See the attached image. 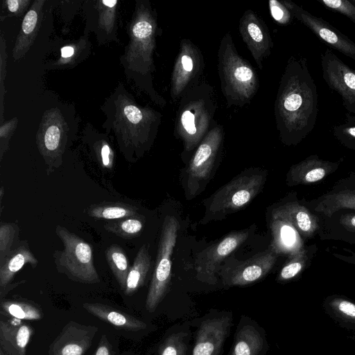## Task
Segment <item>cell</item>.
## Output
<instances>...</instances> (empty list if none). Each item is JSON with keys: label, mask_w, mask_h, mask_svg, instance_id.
<instances>
[{"label": "cell", "mask_w": 355, "mask_h": 355, "mask_svg": "<svg viewBox=\"0 0 355 355\" xmlns=\"http://www.w3.org/2000/svg\"><path fill=\"white\" fill-rule=\"evenodd\" d=\"M318 92L306 59L291 55L281 77L275 102L276 128L282 142L296 145L314 128Z\"/></svg>", "instance_id": "1"}, {"label": "cell", "mask_w": 355, "mask_h": 355, "mask_svg": "<svg viewBox=\"0 0 355 355\" xmlns=\"http://www.w3.org/2000/svg\"><path fill=\"white\" fill-rule=\"evenodd\" d=\"M218 107L214 87L200 80L179 100L174 135L181 140L184 152L193 150L211 129Z\"/></svg>", "instance_id": "2"}, {"label": "cell", "mask_w": 355, "mask_h": 355, "mask_svg": "<svg viewBox=\"0 0 355 355\" xmlns=\"http://www.w3.org/2000/svg\"><path fill=\"white\" fill-rule=\"evenodd\" d=\"M217 67L221 92L227 106L248 104L259 88V76L250 62L239 55L230 33L225 34L220 42Z\"/></svg>", "instance_id": "3"}, {"label": "cell", "mask_w": 355, "mask_h": 355, "mask_svg": "<svg viewBox=\"0 0 355 355\" xmlns=\"http://www.w3.org/2000/svg\"><path fill=\"white\" fill-rule=\"evenodd\" d=\"M55 233L63 243V250H55L53 254L57 271L73 282H100L91 245L63 226L57 225Z\"/></svg>", "instance_id": "4"}, {"label": "cell", "mask_w": 355, "mask_h": 355, "mask_svg": "<svg viewBox=\"0 0 355 355\" xmlns=\"http://www.w3.org/2000/svg\"><path fill=\"white\" fill-rule=\"evenodd\" d=\"M265 181L263 173L252 171L234 178L205 201L206 211L203 223L245 207L259 193Z\"/></svg>", "instance_id": "5"}, {"label": "cell", "mask_w": 355, "mask_h": 355, "mask_svg": "<svg viewBox=\"0 0 355 355\" xmlns=\"http://www.w3.org/2000/svg\"><path fill=\"white\" fill-rule=\"evenodd\" d=\"M178 229V220L173 216H166L162 226L155 266L146 300V308L149 312L156 309L166 293Z\"/></svg>", "instance_id": "6"}, {"label": "cell", "mask_w": 355, "mask_h": 355, "mask_svg": "<svg viewBox=\"0 0 355 355\" xmlns=\"http://www.w3.org/2000/svg\"><path fill=\"white\" fill-rule=\"evenodd\" d=\"M223 139V127L215 124L196 148L186 171V191L191 198L199 194L209 182Z\"/></svg>", "instance_id": "7"}, {"label": "cell", "mask_w": 355, "mask_h": 355, "mask_svg": "<svg viewBox=\"0 0 355 355\" xmlns=\"http://www.w3.org/2000/svg\"><path fill=\"white\" fill-rule=\"evenodd\" d=\"M204 69L205 60L200 48L189 39H182L171 79L170 93L173 103L179 101L187 91L200 82Z\"/></svg>", "instance_id": "8"}, {"label": "cell", "mask_w": 355, "mask_h": 355, "mask_svg": "<svg viewBox=\"0 0 355 355\" xmlns=\"http://www.w3.org/2000/svg\"><path fill=\"white\" fill-rule=\"evenodd\" d=\"M282 3L293 17L311 30L323 43L355 60V42L324 19L315 16L290 0Z\"/></svg>", "instance_id": "9"}, {"label": "cell", "mask_w": 355, "mask_h": 355, "mask_svg": "<svg viewBox=\"0 0 355 355\" xmlns=\"http://www.w3.org/2000/svg\"><path fill=\"white\" fill-rule=\"evenodd\" d=\"M321 67L326 84L340 96L347 112L355 114V70L329 49L321 55Z\"/></svg>", "instance_id": "10"}, {"label": "cell", "mask_w": 355, "mask_h": 355, "mask_svg": "<svg viewBox=\"0 0 355 355\" xmlns=\"http://www.w3.org/2000/svg\"><path fill=\"white\" fill-rule=\"evenodd\" d=\"M248 236V230L234 232L200 252L195 261L198 278L209 284H215V273L220 263L243 244Z\"/></svg>", "instance_id": "11"}, {"label": "cell", "mask_w": 355, "mask_h": 355, "mask_svg": "<svg viewBox=\"0 0 355 355\" xmlns=\"http://www.w3.org/2000/svg\"><path fill=\"white\" fill-rule=\"evenodd\" d=\"M277 254L270 248L248 259L224 267L222 276L228 286H244L265 277L272 268Z\"/></svg>", "instance_id": "12"}, {"label": "cell", "mask_w": 355, "mask_h": 355, "mask_svg": "<svg viewBox=\"0 0 355 355\" xmlns=\"http://www.w3.org/2000/svg\"><path fill=\"white\" fill-rule=\"evenodd\" d=\"M239 31L259 69L270 55L273 46L269 30L264 21L253 10H246L239 20Z\"/></svg>", "instance_id": "13"}, {"label": "cell", "mask_w": 355, "mask_h": 355, "mask_svg": "<svg viewBox=\"0 0 355 355\" xmlns=\"http://www.w3.org/2000/svg\"><path fill=\"white\" fill-rule=\"evenodd\" d=\"M98 329L70 321L49 348V355H83L92 345Z\"/></svg>", "instance_id": "14"}, {"label": "cell", "mask_w": 355, "mask_h": 355, "mask_svg": "<svg viewBox=\"0 0 355 355\" xmlns=\"http://www.w3.org/2000/svg\"><path fill=\"white\" fill-rule=\"evenodd\" d=\"M232 324L224 315L204 321L198 331L193 355H218Z\"/></svg>", "instance_id": "15"}, {"label": "cell", "mask_w": 355, "mask_h": 355, "mask_svg": "<svg viewBox=\"0 0 355 355\" xmlns=\"http://www.w3.org/2000/svg\"><path fill=\"white\" fill-rule=\"evenodd\" d=\"M31 326L21 320L0 321V349L7 355H26V348L34 334Z\"/></svg>", "instance_id": "16"}, {"label": "cell", "mask_w": 355, "mask_h": 355, "mask_svg": "<svg viewBox=\"0 0 355 355\" xmlns=\"http://www.w3.org/2000/svg\"><path fill=\"white\" fill-rule=\"evenodd\" d=\"M338 166L337 163L320 159L316 155L310 156L291 166L288 173L290 184H310L322 180Z\"/></svg>", "instance_id": "17"}, {"label": "cell", "mask_w": 355, "mask_h": 355, "mask_svg": "<svg viewBox=\"0 0 355 355\" xmlns=\"http://www.w3.org/2000/svg\"><path fill=\"white\" fill-rule=\"evenodd\" d=\"M26 264L35 268L38 260L31 252L27 241H19L15 248L0 261V289L10 284L15 275Z\"/></svg>", "instance_id": "18"}, {"label": "cell", "mask_w": 355, "mask_h": 355, "mask_svg": "<svg viewBox=\"0 0 355 355\" xmlns=\"http://www.w3.org/2000/svg\"><path fill=\"white\" fill-rule=\"evenodd\" d=\"M272 217L288 222L299 234L311 236L318 227L317 218L305 207L288 202L273 209Z\"/></svg>", "instance_id": "19"}, {"label": "cell", "mask_w": 355, "mask_h": 355, "mask_svg": "<svg viewBox=\"0 0 355 355\" xmlns=\"http://www.w3.org/2000/svg\"><path fill=\"white\" fill-rule=\"evenodd\" d=\"M83 307L92 315L118 329L137 331L146 327L143 321L107 304L97 302L84 303Z\"/></svg>", "instance_id": "20"}, {"label": "cell", "mask_w": 355, "mask_h": 355, "mask_svg": "<svg viewBox=\"0 0 355 355\" xmlns=\"http://www.w3.org/2000/svg\"><path fill=\"white\" fill-rule=\"evenodd\" d=\"M270 229L272 240L270 248L277 254L292 255L303 250L299 233L288 222L272 218Z\"/></svg>", "instance_id": "21"}, {"label": "cell", "mask_w": 355, "mask_h": 355, "mask_svg": "<svg viewBox=\"0 0 355 355\" xmlns=\"http://www.w3.org/2000/svg\"><path fill=\"white\" fill-rule=\"evenodd\" d=\"M150 267L151 257L148 251V245L144 243L138 250L128 272L125 288L123 291L125 295H133L144 285Z\"/></svg>", "instance_id": "22"}, {"label": "cell", "mask_w": 355, "mask_h": 355, "mask_svg": "<svg viewBox=\"0 0 355 355\" xmlns=\"http://www.w3.org/2000/svg\"><path fill=\"white\" fill-rule=\"evenodd\" d=\"M43 1H37L26 14L21 24V31L14 49V57L18 59L31 45L39 27L40 11Z\"/></svg>", "instance_id": "23"}, {"label": "cell", "mask_w": 355, "mask_h": 355, "mask_svg": "<svg viewBox=\"0 0 355 355\" xmlns=\"http://www.w3.org/2000/svg\"><path fill=\"white\" fill-rule=\"evenodd\" d=\"M343 209H355V189L330 192L322 196L314 210L331 216L336 211Z\"/></svg>", "instance_id": "24"}, {"label": "cell", "mask_w": 355, "mask_h": 355, "mask_svg": "<svg viewBox=\"0 0 355 355\" xmlns=\"http://www.w3.org/2000/svg\"><path fill=\"white\" fill-rule=\"evenodd\" d=\"M1 314L25 320H39L44 317L40 306L34 302L24 300H2Z\"/></svg>", "instance_id": "25"}, {"label": "cell", "mask_w": 355, "mask_h": 355, "mask_svg": "<svg viewBox=\"0 0 355 355\" xmlns=\"http://www.w3.org/2000/svg\"><path fill=\"white\" fill-rule=\"evenodd\" d=\"M90 217L104 220H119L138 214L137 208L120 202H103L91 205L87 211Z\"/></svg>", "instance_id": "26"}, {"label": "cell", "mask_w": 355, "mask_h": 355, "mask_svg": "<svg viewBox=\"0 0 355 355\" xmlns=\"http://www.w3.org/2000/svg\"><path fill=\"white\" fill-rule=\"evenodd\" d=\"M263 345V338L251 325H245L238 332L231 355H258Z\"/></svg>", "instance_id": "27"}, {"label": "cell", "mask_w": 355, "mask_h": 355, "mask_svg": "<svg viewBox=\"0 0 355 355\" xmlns=\"http://www.w3.org/2000/svg\"><path fill=\"white\" fill-rule=\"evenodd\" d=\"M105 259L121 289L123 291L130 268L125 251L120 245L112 244L105 250Z\"/></svg>", "instance_id": "28"}, {"label": "cell", "mask_w": 355, "mask_h": 355, "mask_svg": "<svg viewBox=\"0 0 355 355\" xmlns=\"http://www.w3.org/2000/svg\"><path fill=\"white\" fill-rule=\"evenodd\" d=\"M145 223V218L140 215L126 217L119 220L107 222L104 228L121 238L130 239L137 237L141 233Z\"/></svg>", "instance_id": "29"}, {"label": "cell", "mask_w": 355, "mask_h": 355, "mask_svg": "<svg viewBox=\"0 0 355 355\" xmlns=\"http://www.w3.org/2000/svg\"><path fill=\"white\" fill-rule=\"evenodd\" d=\"M332 133L343 145L355 150V114L347 112L344 123L332 127Z\"/></svg>", "instance_id": "30"}, {"label": "cell", "mask_w": 355, "mask_h": 355, "mask_svg": "<svg viewBox=\"0 0 355 355\" xmlns=\"http://www.w3.org/2000/svg\"><path fill=\"white\" fill-rule=\"evenodd\" d=\"M187 334L179 332L169 336L159 349L157 355H185Z\"/></svg>", "instance_id": "31"}, {"label": "cell", "mask_w": 355, "mask_h": 355, "mask_svg": "<svg viewBox=\"0 0 355 355\" xmlns=\"http://www.w3.org/2000/svg\"><path fill=\"white\" fill-rule=\"evenodd\" d=\"M19 232L18 225L15 223H0V261L12 250V247Z\"/></svg>", "instance_id": "32"}, {"label": "cell", "mask_w": 355, "mask_h": 355, "mask_svg": "<svg viewBox=\"0 0 355 355\" xmlns=\"http://www.w3.org/2000/svg\"><path fill=\"white\" fill-rule=\"evenodd\" d=\"M305 261L306 253L304 250L291 255L279 273L280 279L286 280L296 276L304 266Z\"/></svg>", "instance_id": "33"}, {"label": "cell", "mask_w": 355, "mask_h": 355, "mask_svg": "<svg viewBox=\"0 0 355 355\" xmlns=\"http://www.w3.org/2000/svg\"><path fill=\"white\" fill-rule=\"evenodd\" d=\"M326 8L340 13L355 24V4L352 0H317Z\"/></svg>", "instance_id": "34"}, {"label": "cell", "mask_w": 355, "mask_h": 355, "mask_svg": "<svg viewBox=\"0 0 355 355\" xmlns=\"http://www.w3.org/2000/svg\"><path fill=\"white\" fill-rule=\"evenodd\" d=\"M268 7L272 19L280 25H288L291 22L293 15L289 10L277 0H270Z\"/></svg>", "instance_id": "35"}, {"label": "cell", "mask_w": 355, "mask_h": 355, "mask_svg": "<svg viewBox=\"0 0 355 355\" xmlns=\"http://www.w3.org/2000/svg\"><path fill=\"white\" fill-rule=\"evenodd\" d=\"M101 164L103 168L112 169L113 166V153L107 143H104L100 150Z\"/></svg>", "instance_id": "36"}, {"label": "cell", "mask_w": 355, "mask_h": 355, "mask_svg": "<svg viewBox=\"0 0 355 355\" xmlns=\"http://www.w3.org/2000/svg\"><path fill=\"white\" fill-rule=\"evenodd\" d=\"M123 112L127 119L134 124H138L144 119V114L135 105H129L124 107Z\"/></svg>", "instance_id": "37"}, {"label": "cell", "mask_w": 355, "mask_h": 355, "mask_svg": "<svg viewBox=\"0 0 355 355\" xmlns=\"http://www.w3.org/2000/svg\"><path fill=\"white\" fill-rule=\"evenodd\" d=\"M94 355H115L112 346L105 334H103Z\"/></svg>", "instance_id": "38"}, {"label": "cell", "mask_w": 355, "mask_h": 355, "mask_svg": "<svg viewBox=\"0 0 355 355\" xmlns=\"http://www.w3.org/2000/svg\"><path fill=\"white\" fill-rule=\"evenodd\" d=\"M340 223L347 230L355 232V214L349 213L342 215L340 219Z\"/></svg>", "instance_id": "39"}, {"label": "cell", "mask_w": 355, "mask_h": 355, "mask_svg": "<svg viewBox=\"0 0 355 355\" xmlns=\"http://www.w3.org/2000/svg\"><path fill=\"white\" fill-rule=\"evenodd\" d=\"M339 309L344 313L355 317V305L347 301H342L338 305Z\"/></svg>", "instance_id": "40"}, {"label": "cell", "mask_w": 355, "mask_h": 355, "mask_svg": "<svg viewBox=\"0 0 355 355\" xmlns=\"http://www.w3.org/2000/svg\"><path fill=\"white\" fill-rule=\"evenodd\" d=\"M25 282H26L25 280H22V281H19V282H17L14 283V284H11L10 283V284L6 286L3 288L0 289V297H1V300H2L3 297L5 295H6L7 293L10 290L13 289L14 288H15L16 286H19V284L24 283Z\"/></svg>", "instance_id": "41"}, {"label": "cell", "mask_w": 355, "mask_h": 355, "mask_svg": "<svg viewBox=\"0 0 355 355\" xmlns=\"http://www.w3.org/2000/svg\"><path fill=\"white\" fill-rule=\"evenodd\" d=\"M23 1H18V0L7 1V4H8L9 10L12 12H17L19 8L20 3H21Z\"/></svg>", "instance_id": "42"}, {"label": "cell", "mask_w": 355, "mask_h": 355, "mask_svg": "<svg viewBox=\"0 0 355 355\" xmlns=\"http://www.w3.org/2000/svg\"><path fill=\"white\" fill-rule=\"evenodd\" d=\"M73 53V49L71 46H64L61 49V55L63 58H69Z\"/></svg>", "instance_id": "43"}, {"label": "cell", "mask_w": 355, "mask_h": 355, "mask_svg": "<svg viewBox=\"0 0 355 355\" xmlns=\"http://www.w3.org/2000/svg\"><path fill=\"white\" fill-rule=\"evenodd\" d=\"M102 3L107 7L111 8H113L115 4L117 3V1L113 0V1H108V0H103L102 1Z\"/></svg>", "instance_id": "44"}, {"label": "cell", "mask_w": 355, "mask_h": 355, "mask_svg": "<svg viewBox=\"0 0 355 355\" xmlns=\"http://www.w3.org/2000/svg\"><path fill=\"white\" fill-rule=\"evenodd\" d=\"M3 193H4V190H3V187L1 186V189H0V203L1 204V202H2V198H3Z\"/></svg>", "instance_id": "45"}, {"label": "cell", "mask_w": 355, "mask_h": 355, "mask_svg": "<svg viewBox=\"0 0 355 355\" xmlns=\"http://www.w3.org/2000/svg\"><path fill=\"white\" fill-rule=\"evenodd\" d=\"M0 355H6L2 349H0Z\"/></svg>", "instance_id": "46"}, {"label": "cell", "mask_w": 355, "mask_h": 355, "mask_svg": "<svg viewBox=\"0 0 355 355\" xmlns=\"http://www.w3.org/2000/svg\"><path fill=\"white\" fill-rule=\"evenodd\" d=\"M352 1L355 4V0H352Z\"/></svg>", "instance_id": "47"}]
</instances>
